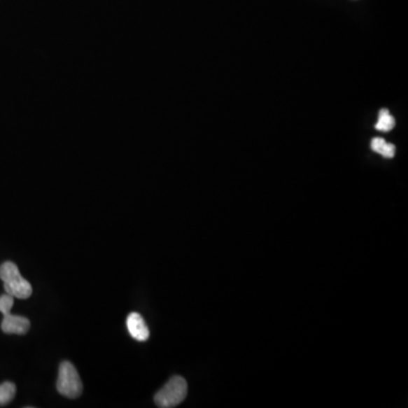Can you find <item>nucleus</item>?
<instances>
[{"label":"nucleus","instance_id":"obj_8","mask_svg":"<svg viewBox=\"0 0 408 408\" xmlns=\"http://www.w3.org/2000/svg\"><path fill=\"white\" fill-rule=\"evenodd\" d=\"M16 395V386L13 382H3L0 384V406H5L14 400Z\"/></svg>","mask_w":408,"mask_h":408},{"label":"nucleus","instance_id":"obj_2","mask_svg":"<svg viewBox=\"0 0 408 408\" xmlns=\"http://www.w3.org/2000/svg\"><path fill=\"white\" fill-rule=\"evenodd\" d=\"M188 395V382L182 377L170 379L158 393H155V405L160 408H173L178 406Z\"/></svg>","mask_w":408,"mask_h":408},{"label":"nucleus","instance_id":"obj_7","mask_svg":"<svg viewBox=\"0 0 408 408\" xmlns=\"http://www.w3.org/2000/svg\"><path fill=\"white\" fill-rule=\"evenodd\" d=\"M395 125H396V122H395V118L391 116L389 111L382 109L379 113V120L376 124L377 129L381 132H389L395 127Z\"/></svg>","mask_w":408,"mask_h":408},{"label":"nucleus","instance_id":"obj_9","mask_svg":"<svg viewBox=\"0 0 408 408\" xmlns=\"http://www.w3.org/2000/svg\"><path fill=\"white\" fill-rule=\"evenodd\" d=\"M13 305H14V297L9 294L0 296V312H10Z\"/></svg>","mask_w":408,"mask_h":408},{"label":"nucleus","instance_id":"obj_6","mask_svg":"<svg viewBox=\"0 0 408 408\" xmlns=\"http://www.w3.org/2000/svg\"><path fill=\"white\" fill-rule=\"evenodd\" d=\"M371 149L374 153L381 155L384 158H393L396 153V148L393 144L388 143L382 137H374L371 142Z\"/></svg>","mask_w":408,"mask_h":408},{"label":"nucleus","instance_id":"obj_5","mask_svg":"<svg viewBox=\"0 0 408 408\" xmlns=\"http://www.w3.org/2000/svg\"><path fill=\"white\" fill-rule=\"evenodd\" d=\"M128 332L135 340L139 342H146L149 339L150 330L146 325L143 318L139 313L133 312L127 316L126 320Z\"/></svg>","mask_w":408,"mask_h":408},{"label":"nucleus","instance_id":"obj_3","mask_svg":"<svg viewBox=\"0 0 408 408\" xmlns=\"http://www.w3.org/2000/svg\"><path fill=\"white\" fill-rule=\"evenodd\" d=\"M57 391L67 398H78L83 391V384L80 381L78 370L75 369L71 362H63L60 364L58 380H57Z\"/></svg>","mask_w":408,"mask_h":408},{"label":"nucleus","instance_id":"obj_4","mask_svg":"<svg viewBox=\"0 0 408 408\" xmlns=\"http://www.w3.org/2000/svg\"><path fill=\"white\" fill-rule=\"evenodd\" d=\"M3 319L1 322V329L5 334L25 335L30 330V320L25 316H14L10 312L3 313Z\"/></svg>","mask_w":408,"mask_h":408},{"label":"nucleus","instance_id":"obj_1","mask_svg":"<svg viewBox=\"0 0 408 408\" xmlns=\"http://www.w3.org/2000/svg\"><path fill=\"white\" fill-rule=\"evenodd\" d=\"M0 279L3 281L7 294L20 300H27L32 295L31 283L22 277L17 265L10 261L0 265Z\"/></svg>","mask_w":408,"mask_h":408}]
</instances>
